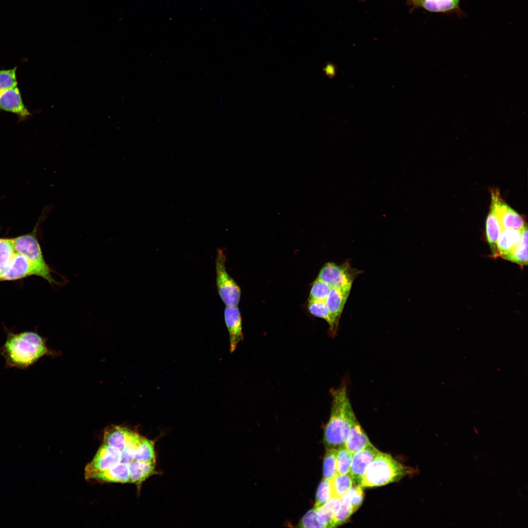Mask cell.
I'll return each mask as SVG.
<instances>
[{
    "label": "cell",
    "mask_w": 528,
    "mask_h": 528,
    "mask_svg": "<svg viewBox=\"0 0 528 528\" xmlns=\"http://www.w3.org/2000/svg\"><path fill=\"white\" fill-rule=\"evenodd\" d=\"M6 333V340L0 347L5 368L26 370L44 356L55 357L59 355L48 347L47 339L35 331L14 333L7 330Z\"/></svg>",
    "instance_id": "1"
},
{
    "label": "cell",
    "mask_w": 528,
    "mask_h": 528,
    "mask_svg": "<svg viewBox=\"0 0 528 528\" xmlns=\"http://www.w3.org/2000/svg\"><path fill=\"white\" fill-rule=\"evenodd\" d=\"M330 415L324 429L327 448H338L345 445L353 420L356 418L348 397L345 385L330 390Z\"/></svg>",
    "instance_id": "2"
},
{
    "label": "cell",
    "mask_w": 528,
    "mask_h": 528,
    "mask_svg": "<svg viewBox=\"0 0 528 528\" xmlns=\"http://www.w3.org/2000/svg\"><path fill=\"white\" fill-rule=\"evenodd\" d=\"M414 473L413 469L396 461L390 455L379 451L365 471L360 484L364 487L380 486L400 480Z\"/></svg>",
    "instance_id": "3"
},
{
    "label": "cell",
    "mask_w": 528,
    "mask_h": 528,
    "mask_svg": "<svg viewBox=\"0 0 528 528\" xmlns=\"http://www.w3.org/2000/svg\"><path fill=\"white\" fill-rule=\"evenodd\" d=\"M226 257L223 251L217 250L216 257V281L219 295L227 306H237L241 297V289L228 273L225 268Z\"/></svg>",
    "instance_id": "4"
},
{
    "label": "cell",
    "mask_w": 528,
    "mask_h": 528,
    "mask_svg": "<svg viewBox=\"0 0 528 528\" xmlns=\"http://www.w3.org/2000/svg\"><path fill=\"white\" fill-rule=\"evenodd\" d=\"M32 275L40 276L51 285L58 284L51 273L41 269L17 252L6 268L0 273V281L17 280Z\"/></svg>",
    "instance_id": "5"
},
{
    "label": "cell",
    "mask_w": 528,
    "mask_h": 528,
    "mask_svg": "<svg viewBox=\"0 0 528 528\" xmlns=\"http://www.w3.org/2000/svg\"><path fill=\"white\" fill-rule=\"evenodd\" d=\"M359 273L352 268L349 262L341 265L327 263L321 269L317 279L330 287L351 289L353 281Z\"/></svg>",
    "instance_id": "6"
},
{
    "label": "cell",
    "mask_w": 528,
    "mask_h": 528,
    "mask_svg": "<svg viewBox=\"0 0 528 528\" xmlns=\"http://www.w3.org/2000/svg\"><path fill=\"white\" fill-rule=\"evenodd\" d=\"M36 231V227L30 233L12 238L14 249L41 269L51 273L53 271L44 259Z\"/></svg>",
    "instance_id": "7"
},
{
    "label": "cell",
    "mask_w": 528,
    "mask_h": 528,
    "mask_svg": "<svg viewBox=\"0 0 528 528\" xmlns=\"http://www.w3.org/2000/svg\"><path fill=\"white\" fill-rule=\"evenodd\" d=\"M122 451L103 443L92 461L85 468V477L88 480L97 473L110 469L120 462Z\"/></svg>",
    "instance_id": "8"
},
{
    "label": "cell",
    "mask_w": 528,
    "mask_h": 528,
    "mask_svg": "<svg viewBox=\"0 0 528 528\" xmlns=\"http://www.w3.org/2000/svg\"><path fill=\"white\" fill-rule=\"evenodd\" d=\"M500 195L499 190L491 191V204L485 222V234L487 241L494 258L499 256L497 242L502 230L497 211V202Z\"/></svg>",
    "instance_id": "9"
},
{
    "label": "cell",
    "mask_w": 528,
    "mask_h": 528,
    "mask_svg": "<svg viewBox=\"0 0 528 528\" xmlns=\"http://www.w3.org/2000/svg\"><path fill=\"white\" fill-rule=\"evenodd\" d=\"M379 451L370 443L361 450L353 454L352 464L349 472L352 478L353 485H360L365 471Z\"/></svg>",
    "instance_id": "10"
},
{
    "label": "cell",
    "mask_w": 528,
    "mask_h": 528,
    "mask_svg": "<svg viewBox=\"0 0 528 528\" xmlns=\"http://www.w3.org/2000/svg\"><path fill=\"white\" fill-rule=\"evenodd\" d=\"M0 111L16 114L20 121L27 120L31 116V113L23 103L17 86L0 93Z\"/></svg>",
    "instance_id": "11"
},
{
    "label": "cell",
    "mask_w": 528,
    "mask_h": 528,
    "mask_svg": "<svg viewBox=\"0 0 528 528\" xmlns=\"http://www.w3.org/2000/svg\"><path fill=\"white\" fill-rule=\"evenodd\" d=\"M224 317L229 333L230 351L233 352L243 340L241 315L237 306H226Z\"/></svg>",
    "instance_id": "12"
},
{
    "label": "cell",
    "mask_w": 528,
    "mask_h": 528,
    "mask_svg": "<svg viewBox=\"0 0 528 528\" xmlns=\"http://www.w3.org/2000/svg\"><path fill=\"white\" fill-rule=\"evenodd\" d=\"M497 211L502 228L521 230L526 225L524 218L502 199L497 202Z\"/></svg>",
    "instance_id": "13"
},
{
    "label": "cell",
    "mask_w": 528,
    "mask_h": 528,
    "mask_svg": "<svg viewBox=\"0 0 528 528\" xmlns=\"http://www.w3.org/2000/svg\"><path fill=\"white\" fill-rule=\"evenodd\" d=\"M351 289L330 287L328 295L325 300L330 313L337 324L348 298Z\"/></svg>",
    "instance_id": "14"
},
{
    "label": "cell",
    "mask_w": 528,
    "mask_h": 528,
    "mask_svg": "<svg viewBox=\"0 0 528 528\" xmlns=\"http://www.w3.org/2000/svg\"><path fill=\"white\" fill-rule=\"evenodd\" d=\"M88 480L101 482L131 483L128 464L119 462L109 470L93 474Z\"/></svg>",
    "instance_id": "15"
},
{
    "label": "cell",
    "mask_w": 528,
    "mask_h": 528,
    "mask_svg": "<svg viewBox=\"0 0 528 528\" xmlns=\"http://www.w3.org/2000/svg\"><path fill=\"white\" fill-rule=\"evenodd\" d=\"M133 431L126 427L110 425L104 431L103 443L122 451Z\"/></svg>",
    "instance_id": "16"
},
{
    "label": "cell",
    "mask_w": 528,
    "mask_h": 528,
    "mask_svg": "<svg viewBox=\"0 0 528 528\" xmlns=\"http://www.w3.org/2000/svg\"><path fill=\"white\" fill-rule=\"evenodd\" d=\"M370 441L357 421L356 418L353 420L345 443L346 448L353 454L361 450Z\"/></svg>",
    "instance_id": "17"
},
{
    "label": "cell",
    "mask_w": 528,
    "mask_h": 528,
    "mask_svg": "<svg viewBox=\"0 0 528 528\" xmlns=\"http://www.w3.org/2000/svg\"><path fill=\"white\" fill-rule=\"evenodd\" d=\"M522 229H502L497 242L499 256L503 258L519 244L521 239Z\"/></svg>",
    "instance_id": "18"
},
{
    "label": "cell",
    "mask_w": 528,
    "mask_h": 528,
    "mask_svg": "<svg viewBox=\"0 0 528 528\" xmlns=\"http://www.w3.org/2000/svg\"><path fill=\"white\" fill-rule=\"evenodd\" d=\"M131 483L140 486L151 476L157 473L155 464L133 460L128 464Z\"/></svg>",
    "instance_id": "19"
},
{
    "label": "cell",
    "mask_w": 528,
    "mask_h": 528,
    "mask_svg": "<svg viewBox=\"0 0 528 528\" xmlns=\"http://www.w3.org/2000/svg\"><path fill=\"white\" fill-rule=\"evenodd\" d=\"M460 0H408L414 7H420L432 12H449L457 9Z\"/></svg>",
    "instance_id": "20"
},
{
    "label": "cell",
    "mask_w": 528,
    "mask_h": 528,
    "mask_svg": "<svg viewBox=\"0 0 528 528\" xmlns=\"http://www.w3.org/2000/svg\"><path fill=\"white\" fill-rule=\"evenodd\" d=\"M308 309L313 315L324 319L329 325L331 335H336L339 325L331 316L325 301L309 300Z\"/></svg>",
    "instance_id": "21"
},
{
    "label": "cell",
    "mask_w": 528,
    "mask_h": 528,
    "mask_svg": "<svg viewBox=\"0 0 528 528\" xmlns=\"http://www.w3.org/2000/svg\"><path fill=\"white\" fill-rule=\"evenodd\" d=\"M504 259L515 263L521 266L528 264V228L526 225L522 229V237L519 244Z\"/></svg>",
    "instance_id": "22"
},
{
    "label": "cell",
    "mask_w": 528,
    "mask_h": 528,
    "mask_svg": "<svg viewBox=\"0 0 528 528\" xmlns=\"http://www.w3.org/2000/svg\"><path fill=\"white\" fill-rule=\"evenodd\" d=\"M134 460L155 464L154 441L141 436L134 453Z\"/></svg>",
    "instance_id": "23"
},
{
    "label": "cell",
    "mask_w": 528,
    "mask_h": 528,
    "mask_svg": "<svg viewBox=\"0 0 528 528\" xmlns=\"http://www.w3.org/2000/svg\"><path fill=\"white\" fill-rule=\"evenodd\" d=\"M354 512L352 505L344 495L338 498L333 517V528L346 523Z\"/></svg>",
    "instance_id": "24"
},
{
    "label": "cell",
    "mask_w": 528,
    "mask_h": 528,
    "mask_svg": "<svg viewBox=\"0 0 528 528\" xmlns=\"http://www.w3.org/2000/svg\"><path fill=\"white\" fill-rule=\"evenodd\" d=\"M337 499L332 497L324 505L315 509L318 521L323 528H333V517Z\"/></svg>",
    "instance_id": "25"
},
{
    "label": "cell",
    "mask_w": 528,
    "mask_h": 528,
    "mask_svg": "<svg viewBox=\"0 0 528 528\" xmlns=\"http://www.w3.org/2000/svg\"><path fill=\"white\" fill-rule=\"evenodd\" d=\"M333 497L340 498L353 485V481L349 473L337 474L331 480Z\"/></svg>",
    "instance_id": "26"
},
{
    "label": "cell",
    "mask_w": 528,
    "mask_h": 528,
    "mask_svg": "<svg viewBox=\"0 0 528 528\" xmlns=\"http://www.w3.org/2000/svg\"><path fill=\"white\" fill-rule=\"evenodd\" d=\"M337 448H327L323 462L324 478L331 480L337 474Z\"/></svg>",
    "instance_id": "27"
},
{
    "label": "cell",
    "mask_w": 528,
    "mask_h": 528,
    "mask_svg": "<svg viewBox=\"0 0 528 528\" xmlns=\"http://www.w3.org/2000/svg\"><path fill=\"white\" fill-rule=\"evenodd\" d=\"M15 252L12 238H0V273L7 266Z\"/></svg>",
    "instance_id": "28"
},
{
    "label": "cell",
    "mask_w": 528,
    "mask_h": 528,
    "mask_svg": "<svg viewBox=\"0 0 528 528\" xmlns=\"http://www.w3.org/2000/svg\"><path fill=\"white\" fill-rule=\"evenodd\" d=\"M333 497L331 480L323 478L318 487L314 508L317 509Z\"/></svg>",
    "instance_id": "29"
},
{
    "label": "cell",
    "mask_w": 528,
    "mask_h": 528,
    "mask_svg": "<svg viewBox=\"0 0 528 528\" xmlns=\"http://www.w3.org/2000/svg\"><path fill=\"white\" fill-rule=\"evenodd\" d=\"M141 436L137 432L133 431L126 441L124 449L122 451L120 462L129 464L134 460V453Z\"/></svg>",
    "instance_id": "30"
},
{
    "label": "cell",
    "mask_w": 528,
    "mask_h": 528,
    "mask_svg": "<svg viewBox=\"0 0 528 528\" xmlns=\"http://www.w3.org/2000/svg\"><path fill=\"white\" fill-rule=\"evenodd\" d=\"M352 454L345 446H341L337 448L336 462L337 474L340 475L349 473L351 468Z\"/></svg>",
    "instance_id": "31"
},
{
    "label": "cell",
    "mask_w": 528,
    "mask_h": 528,
    "mask_svg": "<svg viewBox=\"0 0 528 528\" xmlns=\"http://www.w3.org/2000/svg\"><path fill=\"white\" fill-rule=\"evenodd\" d=\"M17 66H15L10 69L0 70V93L17 86Z\"/></svg>",
    "instance_id": "32"
},
{
    "label": "cell",
    "mask_w": 528,
    "mask_h": 528,
    "mask_svg": "<svg viewBox=\"0 0 528 528\" xmlns=\"http://www.w3.org/2000/svg\"><path fill=\"white\" fill-rule=\"evenodd\" d=\"M330 288L326 283L316 279L311 288L309 300L325 301Z\"/></svg>",
    "instance_id": "33"
},
{
    "label": "cell",
    "mask_w": 528,
    "mask_h": 528,
    "mask_svg": "<svg viewBox=\"0 0 528 528\" xmlns=\"http://www.w3.org/2000/svg\"><path fill=\"white\" fill-rule=\"evenodd\" d=\"M362 486L353 485L344 495L352 505L354 510L356 511L361 505L364 498Z\"/></svg>",
    "instance_id": "34"
},
{
    "label": "cell",
    "mask_w": 528,
    "mask_h": 528,
    "mask_svg": "<svg viewBox=\"0 0 528 528\" xmlns=\"http://www.w3.org/2000/svg\"><path fill=\"white\" fill-rule=\"evenodd\" d=\"M301 528H323L318 521L316 511L313 508L308 511L303 517L299 523Z\"/></svg>",
    "instance_id": "35"
}]
</instances>
